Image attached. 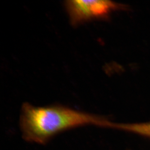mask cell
Listing matches in <instances>:
<instances>
[{
  "label": "cell",
  "mask_w": 150,
  "mask_h": 150,
  "mask_svg": "<svg viewBox=\"0 0 150 150\" xmlns=\"http://www.w3.org/2000/svg\"><path fill=\"white\" fill-rule=\"evenodd\" d=\"M107 120L62 105L35 106L25 103L21 107L19 124L23 139L44 145L56 135L71 129L88 125L104 127Z\"/></svg>",
  "instance_id": "1"
},
{
  "label": "cell",
  "mask_w": 150,
  "mask_h": 150,
  "mask_svg": "<svg viewBox=\"0 0 150 150\" xmlns=\"http://www.w3.org/2000/svg\"><path fill=\"white\" fill-rule=\"evenodd\" d=\"M71 16L76 22L103 17L124 6L108 1H72L68 4Z\"/></svg>",
  "instance_id": "2"
},
{
  "label": "cell",
  "mask_w": 150,
  "mask_h": 150,
  "mask_svg": "<svg viewBox=\"0 0 150 150\" xmlns=\"http://www.w3.org/2000/svg\"><path fill=\"white\" fill-rule=\"evenodd\" d=\"M123 131L150 138V121L143 123H125Z\"/></svg>",
  "instance_id": "3"
}]
</instances>
